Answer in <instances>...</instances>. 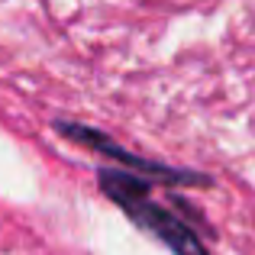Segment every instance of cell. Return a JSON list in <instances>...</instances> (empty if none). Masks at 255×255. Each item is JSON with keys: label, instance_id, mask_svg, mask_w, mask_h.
I'll return each mask as SVG.
<instances>
[{"label": "cell", "instance_id": "cell-1", "mask_svg": "<svg viewBox=\"0 0 255 255\" xmlns=\"http://www.w3.org/2000/svg\"><path fill=\"white\" fill-rule=\"evenodd\" d=\"M97 184L139 230L155 236L162 246H168L174 255H210L200 236L168 207L152 200V181L126 168H100Z\"/></svg>", "mask_w": 255, "mask_h": 255}, {"label": "cell", "instance_id": "cell-2", "mask_svg": "<svg viewBox=\"0 0 255 255\" xmlns=\"http://www.w3.org/2000/svg\"><path fill=\"white\" fill-rule=\"evenodd\" d=\"M52 129L58 136H65L68 142H78L91 152H100L104 158H113L120 168L126 171H139V174H149V181H165V184H194V187H210L213 178L204 171H191V168H171V165H162V162H152V158H142V155H132L129 149H123L120 142H113L107 132L94 129V126H84V123H75V120H55Z\"/></svg>", "mask_w": 255, "mask_h": 255}]
</instances>
